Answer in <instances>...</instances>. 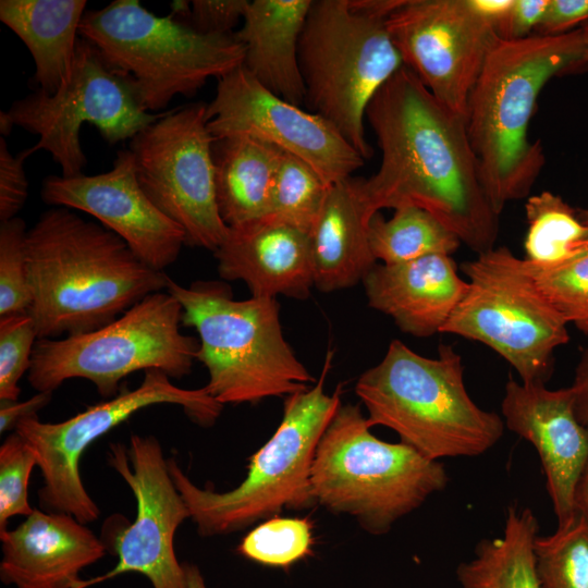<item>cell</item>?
Wrapping results in <instances>:
<instances>
[{
	"mask_svg": "<svg viewBox=\"0 0 588 588\" xmlns=\"http://www.w3.org/2000/svg\"><path fill=\"white\" fill-rule=\"evenodd\" d=\"M366 120L381 150L378 171L359 179L368 210L415 206L478 255L493 249L499 216L482 187L465 117L404 65L371 99Z\"/></svg>",
	"mask_w": 588,
	"mask_h": 588,
	"instance_id": "1",
	"label": "cell"
},
{
	"mask_svg": "<svg viewBox=\"0 0 588 588\" xmlns=\"http://www.w3.org/2000/svg\"><path fill=\"white\" fill-rule=\"evenodd\" d=\"M25 253L38 339L88 332L117 319L169 277L140 261L102 224L69 208L44 211L27 230Z\"/></svg>",
	"mask_w": 588,
	"mask_h": 588,
	"instance_id": "2",
	"label": "cell"
},
{
	"mask_svg": "<svg viewBox=\"0 0 588 588\" xmlns=\"http://www.w3.org/2000/svg\"><path fill=\"white\" fill-rule=\"evenodd\" d=\"M588 66L581 27L556 36L494 38L466 106V128L492 210L529 195L546 162L539 140L528 139L537 98L554 76Z\"/></svg>",
	"mask_w": 588,
	"mask_h": 588,
	"instance_id": "3",
	"label": "cell"
},
{
	"mask_svg": "<svg viewBox=\"0 0 588 588\" xmlns=\"http://www.w3.org/2000/svg\"><path fill=\"white\" fill-rule=\"evenodd\" d=\"M355 392L371 427L393 430L433 461L478 456L504 432L503 418L467 393L462 357L448 344L429 358L393 340L381 362L360 375Z\"/></svg>",
	"mask_w": 588,
	"mask_h": 588,
	"instance_id": "4",
	"label": "cell"
},
{
	"mask_svg": "<svg viewBox=\"0 0 588 588\" xmlns=\"http://www.w3.org/2000/svg\"><path fill=\"white\" fill-rule=\"evenodd\" d=\"M166 291L182 305V323L198 334L196 360L220 404L286 397L316 382L284 338L277 298L237 301L221 281L183 286L169 278Z\"/></svg>",
	"mask_w": 588,
	"mask_h": 588,
	"instance_id": "5",
	"label": "cell"
},
{
	"mask_svg": "<svg viewBox=\"0 0 588 588\" xmlns=\"http://www.w3.org/2000/svg\"><path fill=\"white\" fill-rule=\"evenodd\" d=\"M403 0H313L298 59L309 111L330 122L364 158L372 155L366 110L404 66L387 19Z\"/></svg>",
	"mask_w": 588,
	"mask_h": 588,
	"instance_id": "6",
	"label": "cell"
},
{
	"mask_svg": "<svg viewBox=\"0 0 588 588\" xmlns=\"http://www.w3.org/2000/svg\"><path fill=\"white\" fill-rule=\"evenodd\" d=\"M107 68L149 113L176 96L196 94L243 65L245 49L235 34L204 35L172 14L158 16L137 0H114L86 11L78 30Z\"/></svg>",
	"mask_w": 588,
	"mask_h": 588,
	"instance_id": "7",
	"label": "cell"
},
{
	"mask_svg": "<svg viewBox=\"0 0 588 588\" xmlns=\"http://www.w3.org/2000/svg\"><path fill=\"white\" fill-rule=\"evenodd\" d=\"M358 405H340L313 460L309 487L315 504L347 514L370 534L383 535L449 481L440 461L412 446L382 441Z\"/></svg>",
	"mask_w": 588,
	"mask_h": 588,
	"instance_id": "8",
	"label": "cell"
},
{
	"mask_svg": "<svg viewBox=\"0 0 588 588\" xmlns=\"http://www.w3.org/2000/svg\"><path fill=\"white\" fill-rule=\"evenodd\" d=\"M327 352L319 380L307 390L284 397L283 416L272 437L250 457L245 479L234 489L216 492L194 485L174 458H168L171 478L199 535H228L283 509L315 504L309 476L318 442L341 405V389H323L331 366Z\"/></svg>",
	"mask_w": 588,
	"mask_h": 588,
	"instance_id": "9",
	"label": "cell"
},
{
	"mask_svg": "<svg viewBox=\"0 0 588 588\" xmlns=\"http://www.w3.org/2000/svg\"><path fill=\"white\" fill-rule=\"evenodd\" d=\"M183 308L168 293L156 292L106 326L78 334L38 339L28 383L37 392L52 393L64 381L83 378L97 392L112 399L121 381L133 372L158 369L170 378L192 370L198 339L181 331Z\"/></svg>",
	"mask_w": 588,
	"mask_h": 588,
	"instance_id": "10",
	"label": "cell"
},
{
	"mask_svg": "<svg viewBox=\"0 0 588 588\" xmlns=\"http://www.w3.org/2000/svg\"><path fill=\"white\" fill-rule=\"evenodd\" d=\"M461 269L469 286L441 333L483 343L522 382L546 384L554 351L569 340L567 322L536 287L522 258L507 247H494Z\"/></svg>",
	"mask_w": 588,
	"mask_h": 588,
	"instance_id": "11",
	"label": "cell"
},
{
	"mask_svg": "<svg viewBox=\"0 0 588 588\" xmlns=\"http://www.w3.org/2000/svg\"><path fill=\"white\" fill-rule=\"evenodd\" d=\"M161 370L144 372L140 384L124 389L112 399L87 407L60 422H42L38 415L22 419L16 431L37 454L44 485L38 491L42 509L65 513L83 524L95 522L99 507L87 493L78 463L86 449L98 438L128 419L136 412L158 404L181 406L185 415L201 427L212 426L223 405L206 390L182 389Z\"/></svg>",
	"mask_w": 588,
	"mask_h": 588,
	"instance_id": "12",
	"label": "cell"
},
{
	"mask_svg": "<svg viewBox=\"0 0 588 588\" xmlns=\"http://www.w3.org/2000/svg\"><path fill=\"white\" fill-rule=\"evenodd\" d=\"M207 105L166 111L128 144L137 180L155 206L179 224L186 245L215 252L229 228L217 204L215 138L207 127Z\"/></svg>",
	"mask_w": 588,
	"mask_h": 588,
	"instance_id": "13",
	"label": "cell"
},
{
	"mask_svg": "<svg viewBox=\"0 0 588 588\" xmlns=\"http://www.w3.org/2000/svg\"><path fill=\"white\" fill-rule=\"evenodd\" d=\"M5 113L13 126L39 137L33 148L48 151L63 176H74L87 164L79 139L85 123L114 145L131 140L164 112L143 110L97 50L79 37L69 79L53 94L37 89L14 101Z\"/></svg>",
	"mask_w": 588,
	"mask_h": 588,
	"instance_id": "14",
	"label": "cell"
},
{
	"mask_svg": "<svg viewBox=\"0 0 588 588\" xmlns=\"http://www.w3.org/2000/svg\"><path fill=\"white\" fill-rule=\"evenodd\" d=\"M108 462L123 478L136 500L133 523L118 527L107 520V539L118 563L109 572L83 580L87 588L124 573H139L152 588H188L183 564L174 552V534L189 511L177 491L162 448L154 436L132 434L128 448L110 445Z\"/></svg>",
	"mask_w": 588,
	"mask_h": 588,
	"instance_id": "15",
	"label": "cell"
},
{
	"mask_svg": "<svg viewBox=\"0 0 588 588\" xmlns=\"http://www.w3.org/2000/svg\"><path fill=\"white\" fill-rule=\"evenodd\" d=\"M206 119L216 140L259 139L301 159L329 185L351 177L365 161L330 122L278 97L243 65L218 79Z\"/></svg>",
	"mask_w": 588,
	"mask_h": 588,
	"instance_id": "16",
	"label": "cell"
},
{
	"mask_svg": "<svg viewBox=\"0 0 588 588\" xmlns=\"http://www.w3.org/2000/svg\"><path fill=\"white\" fill-rule=\"evenodd\" d=\"M387 27L404 65L445 107L465 117L497 34L466 0H403Z\"/></svg>",
	"mask_w": 588,
	"mask_h": 588,
	"instance_id": "17",
	"label": "cell"
},
{
	"mask_svg": "<svg viewBox=\"0 0 588 588\" xmlns=\"http://www.w3.org/2000/svg\"><path fill=\"white\" fill-rule=\"evenodd\" d=\"M42 200L78 210L122 238L135 256L157 271L176 261L186 245L183 229L160 211L143 191L132 152L119 150L112 169L96 175H49Z\"/></svg>",
	"mask_w": 588,
	"mask_h": 588,
	"instance_id": "18",
	"label": "cell"
},
{
	"mask_svg": "<svg viewBox=\"0 0 588 588\" xmlns=\"http://www.w3.org/2000/svg\"><path fill=\"white\" fill-rule=\"evenodd\" d=\"M505 427L536 449L558 528L577 516L575 491L588 462V429L578 420L571 387L510 379L501 404Z\"/></svg>",
	"mask_w": 588,
	"mask_h": 588,
	"instance_id": "19",
	"label": "cell"
},
{
	"mask_svg": "<svg viewBox=\"0 0 588 588\" xmlns=\"http://www.w3.org/2000/svg\"><path fill=\"white\" fill-rule=\"evenodd\" d=\"M0 579L16 588H78L79 573L107 550L74 516L39 510L16 528L0 532Z\"/></svg>",
	"mask_w": 588,
	"mask_h": 588,
	"instance_id": "20",
	"label": "cell"
},
{
	"mask_svg": "<svg viewBox=\"0 0 588 588\" xmlns=\"http://www.w3.org/2000/svg\"><path fill=\"white\" fill-rule=\"evenodd\" d=\"M213 256L220 277L252 296L305 299L315 286L308 234L270 217L229 228Z\"/></svg>",
	"mask_w": 588,
	"mask_h": 588,
	"instance_id": "21",
	"label": "cell"
},
{
	"mask_svg": "<svg viewBox=\"0 0 588 588\" xmlns=\"http://www.w3.org/2000/svg\"><path fill=\"white\" fill-rule=\"evenodd\" d=\"M363 284L371 308L417 338L441 333L469 286L458 275L451 255L444 254L395 265L376 264Z\"/></svg>",
	"mask_w": 588,
	"mask_h": 588,
	"instance_id": "22",
	"label": "cell"
},
{
	"mask_svg": "<svg viewBox=\"0 0 588 588\" xmlns=\"http://www.w3.org/2000/svg\"><path fill=\"white\" fill-rule=\"evenodd\" d=\"M368 210L353 176L330 186L309 232L315 287L324 293L363 282L376 265L368 237Z\"/></svg>",
	"mask_w": 588,
	"mask_h": 588,
	"instance_id": "23",
	"label": "cell"
},
{
	"mask_svg": "<svg viewBox=\"0 0 588 588\" xmlns=\"http://www.w3.org/2000/svg\"><path fill=\"white\" fill-rule=\"evenodd\" d=\"M313 0H254L242 27L243 66L268 90L302 107L306 90L298 59L299 38Z\"/></svg>",
	"mask_w": 588,
	"mask_h": 588,
	"instance_id": "24",
	"label": "cell"
},
{
	"mask_svg": "<svg viewBox=\"0 0 588 588\" xmlns=\"http://www.w3.org/2000/svg\"><path fill=\"white\" fill-rule=\"evenodd\" d=\"M85 0H1L0 20L26 46L38 89L56 93L70 77Z\"/></svg>",
	"mask_w": 588,
	"mask_h": 588,
	"instance_id": "25",
	"label": "cell"
},
{
	"mask_svg": "<svg viewBox=\"0 0 588 588\" xmlns=\"http://www.w3.org/2000/svg\"><path fill=\"white\" fill-rule=\"evenodd\" d=\"M212 154L217 204L225 225L265 218L282 150L253 137L231 136L215 140Z\"/></svg>",
	"mask_w": 588,
	"mask_h": 588,
	"instance_id": "26",
	"label": "cell"
},
{
	"mask_svg": "<svg viewBox=\"0 0 588 588\" xmlns=\"http://www.w3.org/2000/svg\"><path fill=\"white\" fill-rule=\"evenodd\" d=\"M538 529L530 509L510 506L502 536L479 541L474 558L458 564L461 588H540L534 551Z\"/></svg>",
	"mask_w": 588,
	"mask_h": 588,
	"instance_id": "27",
	"label": "cell"
},
{
	"mask_svg": "<svg viewBox=\"0 0 588 588\" xmlns=\"http://www.w3.org/2000/svg\"><path fill=\"white\" fill-rule=\"evenodd\" d=\"M369 246L376 260L395 265L433 254H453L460 238L428 211L415 206L394 209L385 220L376 212L368 226Z\"/></svg>",
	"mask_w": 588,
	"mask_h": 588,
	"instance_id": "28",
	"label": "cell"
},
{
	"mask_svg": "<svg viewBox=\"0 0 588 588\" xmlns=\"http://www.w3.org/2000/svg\"><path fill=\"white\" fill-rule=\"evenodd\" d=\"M525 259L539 265H558L575 256L588 242V224L577 210L549 191L529 196Z\"/></svg>",
	"mask_w": 588,
	"mask_h": 588,
	"instance_id": "29",
	"label": "cell"
},
{
	"mask_svg": "<svg viewBox=\"0 0 588 588\" xmlns=\"http://www.w3.org/2000/svg\"><path fill=\"white\" fill-rule=\"evenodd\" d=\"M330 186L310 166L282 151L266 217L309 234Z\"/></svg>",
	"mask_w": 588,
	"mask_h": 588,
	"instance_id": "30",
	"label": "cell"
},
{
	"mask_svg": "<svg viewBox=\"0 0 588 588\" xmlns=\"http://www.w3.org/2000/svg\"><path fill=\"white\" fill-rule=\"evenodd\" d=\"M540 588H588V520L577 514L571 524L534 542Z\"/></svg>",
	"mask_w": 588,
	"mask_h": 588,
	"instance_id": "31",
	"label": "cell"
},
{
	"mask_svg": "<svg viewBox=\"0 0 588 588\" xmlns=\"http://www.w3.org/2000/svg\"><path fill=\"white\" fill-rule=\"evenodd\" d=\"M536 287L568 323L588 335V242L572 258L558 265L522 259Z\"/></svg>",
	"mask_w": 588,
	"mask_h": 588,
	"instance_id": "32",
	"label": "cell"
},
{
	"mask_svg": "<svg viewBox=\"0 0 588 588\" xmlns=\"http://www.w3.org/2000/svg\"><path fill=\"white\" fill-rule=\"evenodd\" d=\"M311 526L304 518L271 517L252 529L238 552L257 563L286 567L311 552Z\"/></svg>",
	"mask_w": 588,
	"mask_h": 588,
	"instance_id": "33",
	"label": "cell"
},
{
	"mask_svg": "<svg viewBox=\"0 0 588 588\" xmlns=\"http://www.w3.org/2000/svg\"><path fill=\"white\" fill-rule=\"evenodd\" d=\"M26 234V224L19 217L0 223V318L28 314L32 305Z\"/></svg>",
	"mask_w": 588,
	"mask_h": 588,
	"instance_id": "34",
	"label": "cell"
},
{
	"mask_svg": "<svg viewBox=\"0 0 588 588\" xmlns=\"http://www.w3.org/2000/svg\"><path fill=\"white\" fill-rule=\"evenodd\" d=\"M37 464L36 452L16 431L5 438L0 446V532L8 529L10 517L33 513L27 487Z\"/></svg>",
	"mask_w": 588,
	"mask_h": 588,
	"instance_id": "35",
	"label": "cell"
},
{
	"mask_svg": "<svg viewBox=\"0 0 588 588\" xmlns=\"http://www.w3.org/2000/svg\"><path fill=\"white\" fill-rule=\"evenodd\" d=\"M38 340L28 314L0 318V400L16 402L19 382L30 368L33 350Z\"/></svg>",
	"mask_w": 588,
	"mask_h": 588,
	"instance_id": "36",
	"label": "cell"
},
{
	"mask_svg": "<svg viewBox=\"0 0 588 588\" xmlns=\"http://www.w3.org/2000/svg\"><path fill=\"white\" fill-rule=\"evenodd\" d=\"M36 150L32 147L13 156L3 137L0 138V221L17 217L28 195L25 159Z\"/></svg>",
	"mask_w": 588,
	"mask_h": 588,
	"instance_id": "37",
	"label": "cell"
},
{
	"mask_svg": "<svg viewBox=\"0 0 588 588\" xmlns=\"http://www.w3.org/2000/svg\"><path fill=\"white\" fill-rule=\"evenodd\" d=\"M248 0H194L183 21L204 35H225L244 19Z\"/></svg>",
	"mask_w": 588,
	"mask_h": 588,
	"instance_id": "38",
	"label": "cell"
},
{
	"mask_svg": "<svg viewBox=\"0 0 588 588\" xmlns=\"http://www.w3.org/2000/svg\"><path fill=\"white\" fill-rule=\"evenodd\" d=\"M548 4L549 0H514L506 15L495 26L494 33L504 40H519L531 36Z\"/></svg>",
	"mask_w": 588,
	"mask_h": 588,
	"instance_id": "39",
	"label": "cell"
},
{
	"mask_svg": "<svg viewBox=\"0 0 588 588\" xmlns=\"http://www.w3.org/2000/svg\"><path fill=\"white\" fill-rule=\"evenodd\" d=\"M588 22V0H549L548 8L535 34L556 36Z\"/></svg>",
	"mask_w": 588,
	"mask_h": 588,
	"instance_id": "40",
	"label": "cell"
},
{
	"mask_svg": "<svg viewBox=\"0 0 588 588\" xmlns=\"http://www.w3.org/2000/svg\"><path fill=\"white\" fill-rule=\"evenodd\" d=\"M52 393L37 392L35 395L23 402H1L0 407V432L15 430L17 424L29 416L37 415V412L48 405Z\"/></svg>",
	"mask_w": 588,
	"mask_h": 588,
	"instance_id": "41",
	"label": "cell"
},
{
	"mask_svg": "<svg viewBox=\"0 0 588 588\" xmlns=\"http://www.w3.org/2000/svg\"><path fill=\"white\" fill-rule=\"evenodd\" d=\"M574 394V409L578 420L588 429V346L584 350L571 385Z\"/></svg>",
	"mask_w": 588,
	"mask_h": 588,
	"instance_id": "42",
	"label": "cell"
},
{
	"mask_svg": "<svg viewBox=\"0 0 588 588\" xmlns=\"http://www.w3.org/2000/svg\"><path fill=\"white\" fill-rule=\"evenodd\" d=\"M471 11L493 29L506 15L514 0H466Z\"/></svg>",
	"mask_w": 588,
	"mask_h": 588,
	"instance_id": "43",
	"label": "cell"
},
{
	"mask_svg": "<svg viewBox=\"0 0 588 588\" xmlns=\"http://www.w3.org/2000/svg\"><path fill=\"white\" fill-rule=\"evenodd\" d=\"M575 506L577 514L588 520V462L576 487Z\"/></svg>",
	"mask_w": 588,
	"mask_h": 588,
	"instance_id": "44",
	"label": "cell"
},
{
	"mask_svg": "<svg viewBox=\"0 0 588 588\" xmlns=\"http://www.w3.org/2000/svg\"><path fill=\"white\" fill-rule=\"evenodd\" d=\"M188 588H207L199 568L195 564L183 563Z\"/></svg>",
	"mask_w": 588,
	"mask_h": 588,
	"instance_id": "45",
	"label": "cell"
},
{
	"mask_svg": "<svg viewBox=\"0 0 588 588\" xmlns=\"http://www.w3.org/2000/svg\"><path fill=\"white\" fill-rule=\"evenodd\" d=\"M578 218L585 224H588V209H577Z\"/></svg>",
	"mask_w": 588,
	"mask_h": 588,
	"instance_id": "46",
	"label": "cell"
},
{
	"mask_svg": "<svg viewBox=\"0 0 588 588\" xmlns=\"http://www.w3.org/2000/svg\"><path fill=\"white\" fill-rule=\"evenodd\" d=\"M580 27L583 28L584 30V34H585V37H586V41H587V49H588V22L584 23L583 25H580Z\"/></svg>",
	"mask_w": 588,
	"mask_h": 588,
	"instance_id": "47",
	"label": "cell"
}]
</instances>
